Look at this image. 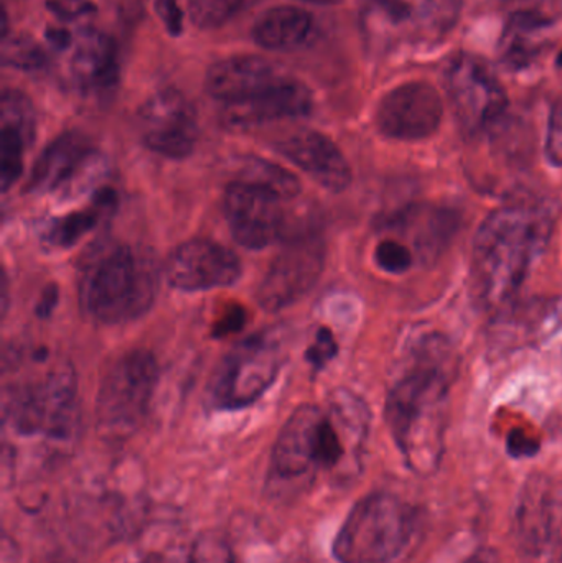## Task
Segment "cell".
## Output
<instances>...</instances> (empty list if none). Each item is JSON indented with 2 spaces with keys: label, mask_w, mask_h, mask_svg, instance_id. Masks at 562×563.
<instances>
[{
  "label": "cell",
  "mask_w": 562,
  "mask_h": 563,
  "mask_svg": "<svg viewBox=\"0 0 562 563\" xmlns=\"http://www.w3.org/2000/svg\"><path fill=\"white\" fill-rule=\"evenodd\" d=\"M368 426L365 402L350 390H335L326 409L300 406L274 443L267 493L277 499L296 498L322 475L352 478L362 463Z\"/></svg>",
  "instance_id": "obj_1"
},
{
  "label": "cell",
  "mask_w": 562,
  "mask_h": 563,
  "mask_svg": "<svg viewBox=\"0 0 562 563\" xmlns=\"http://www.w3.org/2000/svg\"><path fill=\"white\" fill-rule=\"evenodd\" d=\"M455 364L442 338L422 341L405 376L386 399V422L406 466L431 476L441 466L449 419V390Z\"/></svg>",
  "instance_id": "obj_2"
},
{
  "label": "cell",
  "mask_w": 562,
  "mask_h": 563,
  "mask_svg": "<svg viewBox=\"0 0 562 563\" xmlns=\"http://www.w3.org/2000/svg\"><path fill=\"white\" fill-rule=\"evenodd\" d=\"M551 230V214L535 205H510L488 214L475 234L471 264L472 291L482 307H504L518 294Z\"/></svg>",
  "instance_id": "obj_3"
},
{
  "label": "cell",
  "mask_w": 562,
  "mask_h": 563,
  "mask_svg": "<svg viewBox=\"0 0 562 563\" xmlns=\"http://www.w3.org/2000/svg\"><path fill=\"white\" fill-rule=\"evenodd\" d=\"M2 426L12 440L53 446L73 443L81 426L75 369L59 363L38 376L7 384Z\"/></svg>",
  "instance_id": "obj_4"
},
{
  "label": "cell",
  "mask_w": 562,
  "mask_h": 563,
  "mask_svg": "<svg viewBox=\"0 0 562 563\" xmlns=\"http://www.w3.org/2000/svg\"><path fill=\"white\" fill-rule=\"evenodd\" d=\"M158 269L147 251L102 246L82 269L79 298L89 317L106 324L142 317L157 297Z\"/></svg>",
  "instance_id": "obj_5"
},
{
  "label": "cell",
  "mask_w": 562,
  "mask_h": 563,
  "mask_svg": "<svg viewBox=\"0 0 562 563\" xmlns=\"http://www.w3.org/2000/svg\"><path fill=\"white\" fill-rule=\"evenodd\" d=\"M419 528L411 503L393 493H372L346 516L333 541V558L339 563H396L411 551Z\"/></svg>",
  "instance_id": "obj_6"
},
{
  "label": "cell",
  "mask_w": 562,
  "mask_h": 563,
  "mask_svg": "<svg viewBox=\"0 0 562 563\" xmlns=\"http://www.w3.org/2000/svg\"><path fill=\"white\" fill-rule=\"evenodd\" d=\"M284 363L286 347L277 330L241 341L227 354L211 380V406L220 410L253 406L276 383Z\"/></svg>",
  "instance_id": "obj_7"
},
{
  "label": "cell",
  "mask_w": 562,
  "mask_h": 563,
  "mask_svg": "<svg viewBox=\"0 0 562 563\" xmlns=\"http://www.w3.org/2000/svg\"><path fill=\"white\" fill-rule=\"evenodd\" d=\"M157 379V361L148 351H129L112 364L96 402V422L106 439H128L141 427Z\"/></svg>",
  "instance_id": "obj_8"
},
{
  "label": "cell",
  "mask_w": 562,
  "mask_h": 563,
  "mask_svg": "<svg viewBox=\"0 0 562 563\" xmlns=\"http://www.w3.org/2000/svg\"><path fill=\"white\" fill-rule=\"evenodd\" d=\"M514 538L527 563L562 561V488L554 479L538 475L525 483L515 508Z\"/></svg>",
  "instance_id": "obj_9"
},
{
  "label": "cell",
  "mask_w": 562,
  "mask_h": 563,
  "mask_svg": "<svg viewBox=\"0 0 562 563\" xmlns=\"http://www.w3.org/2000/svg\"><path fill=\"white\" fill-rule=\"evenodd\" d=\"M445 85L455 115L469 134L491 131L508 108L507 92L484 59L461 53L445 73Z\"/></svg>",
  "instance_id": "obj_10"
},
{
  "label": "cell",
  "mask_w": 562,
  "mask_h": 563,
  "mask_svg": "<svg viewBox=\"0 0 562 563\" xmlns=\"http://www.w3.org/2000/svg\"><path fill=\"white\" fill-rule=\"evenodd\" d=\"M372 20L388 45L434 46L458 25L462 0H370Z\"/></svg>",
  "instance_id": "obj_11"
},
{
  "label": "cell",
  "mask_w": 562,
  "mask_h": 563,
  "mask_svg": "<svg viewBox=\"0 0 562 563\" xmlns=\"http://www.w3.org/2000/svg\"><path fill=\"white\" fill-rule=\"evenodd\" d=\"M327 246L316 231L290 236L257 288V301L264 310H284L306 297L326 267Z\"/></svg>",
  "instance_id": "obj_12"
},
{
  "label": "cell",
  "mask_w": 562,
  "mask_h": 563,
  "mask_svg": "<svg viewBox=\"0 0 562 563\" xmlns=\"http://www.w3.org/2000/svg\"><path fill=\"white\" fill-rule=\"evenodd\" d=\"M137 125L145 147L162 157L184 161L197 148V109L178 89L165 88L152 95L139 109Z\"/></svg>",
  "instance_id": "obj_13"
},
{
  "label": "cell",
  "mask_w": 562,
  "mask_h": 563,
  "mask_svg": "<svg viewBox=\"0 0 562 563\" xmlns=\"http://www.w3.org/2000/svg\"><path fill=\"white\" fill-rule=\"evenodd\" d=\"M286 200L256 185L234 180L224 191L223 210L234 241L260 251L287 238Z\"/></svg>",
  "instance_id": "obj_14"
},
{
  "label": "cell",
  "mask_w": 562,
  "mask_h": 563,
  "mask_svg": "<svg viewBox=\"0 0 562 563\" xmlns=\"http://www.w3.org/2000/svg\"><path fill=\"white\" fill-rule=\"evenodd\" d=\"M101 167V155L81 132H65L40 155L30 174L26 190L36 195L79 194Z\"/></svg>",
  "instance_id": "obj_15"
},
{
  "label": "cell",
  "mask_w": 562,
  "mask_h": 563,
  "mask_svg": "<svg viewBox=\"0 0 562 563\" xmlns=\"http://www.w3.org/2000/svg\"><path fill=\"white\" fill-rule=\"evenodd\" d=\"M444 115L441 95L426 81H411L392 89L376 109V125L386 137L416 142L431 137Z\"/></svg>",
  "instance_id": "obj_16"
},
{
  "label": "cell",
  "mask_w": 562,
  "mask_h": 563,
  "mask_svg": "<svg viewBox=\"0 0 562 563\" xmlns=\"http://www.w3.org/2000/svg\"><path fill=\"white\" fill-rule=\"evenodd\" d=\"M240 257L227 246L194 240L178 246L165 264L168 285L180 291H205L231 287L241 279Z\"/></svg>",
  "instance_id": "obj_17"
},
{
  "label": "cell",
  "mask_w": 562,
  "mask_h": 563,
  "mask_svg": "<svg viewBox=\"0 0 562 563\" xmlns=\"http://www.w3.org/2000/svg\"><path fill=\"white\" fill-rule=\"evenodd\" d=\"M313 98L304 82L284 76L256 96L223 104L221 122L233 131H247L269 122L304 118L312 111Z\"/></svg>",
  "instance_id": "obj_18"
},
{
  "label": "cell",
  "mask_w": 562,
  "mask_h": 563,
  "mask_svg": "<svg viewBox=\"0 0 562 563\" xmlns=\"http://www.w3.org/2000/svg\"><path fill=\"white\" fill-rule=\"evenodd\" d=\"M276 151L326 190L340 194L352 184V168L345 155L322 132L312 129L290 132L276 142Z\"/></svg>",
  "instance_id": "obj_19"
},
{
  "label": "cell",
  "mask_w": 562,
  "mask_h": 563,
  "mask_svg": "<svg viewBox=\"0 0 562 563\" xmlns=\"http://www.w3.org/2000/svg\"><path fill=\"white\" fill-rule=\"evenodd\" d=\"M283 78L280 69L264 56L234 55L210 66L205 88L211 98L231 104L256 96Z\"/></svg>",
  "instance_id": "obj_20"
},
{
  "label": "cell",
  "mask_w": 562,
  "mask_h": 563,
  "mask_svg": "<svg viewBox=\"0 0 562 563\" xmlns=\"http://www.w3.org/2000/svg\"><path fill=\"white\" fill-rule=\"evenodd\" d=\"M68 71L85 92H108L119 78L118 46L99 30L88 29L71 42Z\"/></svg>",
  "instance_id": "obj_21"
},
{
  "label": "cell",
  "mask_w": 562,
  "mask_h": 563,
  "mask_svg": "<svg viewBox=\"0 0 562 563\" xmlns=\"http://www.w3.org/2000/svg\"><path fill=\"white\" fill-rule=\"evenodd\" d=\"M313 33V16L296 5L267 9L253 26L257 46L271 52H294L309 42Z\"/></svg>",
  "instance_id": "obj_22"
},
{
  "label": "cell",
  "mask_w": 562,
  "mask_h": 563,
  "mask_svg": "<svg viewBox=\"0 0 562 563\" xmlns=\"http://www.w3.org/2000/svg\"><path fill=\"white\" fill-rule=\"evenodd\" d=\"M118 207V197L112 190L98 191L91 207L73 211L65 217L56 218L43 231V241L52 250H71L82 238L98 228L106 217Z\"/></svg>",
  "instance_id": "obj_23"
},
{
  "label": "cell",
  "mask_w": 562,
  "mask_h": 563,
  "mask_svg": "<svg viewBox=\"0 0 562 563\" xmlns=\"http://www.w3.org/2000/svg\"><path fill=\"white\" fill-rule=\"evenodd\" d=\"M236 180L273 191L286 201L293 200L300 194L299 180L289 170L264 158H244Z\"/></svg>",
  "instance_id": "obj_24"
},
{
  "label": "cell",
  "mask_w": 562,
  "mask_h": 563,
  "mask_svg": "<svg viewBox=\"0 0 562 563\" xmlns=\"http://www.w3.org/2000/svg\"><path fill=\"white\" fill-rule=\"evenodd\" d=\"M510 23L527 32L557 25L562 20V0H504Z\"/></svg>",
  "instance_id": "obj_25"
},
{
  "label": "cell",
  "mask_w": 562,
  "mask_h": 563,
  "mask_svg": "<svg viewBox=\"0 0 562 563\" xmlns=\"http://www.w3.org/2000/svg\"><path fill=\"white\" fill-rule=\"evenodd\" d=\"M2 63L22 71H35L46 65V55L32 36L15 33L3 36Z\"/></svg>",
  "instance_id": "obj_26"
},
{
  "label": "cell",
  "mask_w": 562,
  "mask_h": 563,
  "mask_svg": "<svg viewBox=\"0 0 562 563\" xmlns=\"http://www.w3.org/2000/svg\"><path fill=\"white\" fill-rule=\"evenodd\" d=\"M188 15L195 26L214 30L227 25L240 13L244 0H187Z\"/></svg>",
  "instance_id": "obj_27"
},
{
  "label": "cell",
  "mask_w": 562,
  "mask_h": 563,
  "mask_svg": "<svg viewBox=\"0 0 562 563\" xmlns=\"http://www.w3.org/2000/svg\"><path fill=\"white\" fill-rule=\"evenodd\" d=\"M375 263L385 273L392 274V276H401L411 271L416 264V257L411 247L403 241L383 240L376 246Z\"/></svg>",
  "instance_id": "obj_28"
},
{
  "label": "cell",
  "mask_w": 562,
  "mask_h": 563,
  "mask_svg": "<svg viewBox=\"0 0 562 563\" xmlns=\"http://www.w3.org/2000/svg\"><path fill=\"white\" fill-rule=\"evenodd\" d=\"M188 563H238V559L223 536L207 532L195 541Z\"/></svg>",
  "instance_id": "obj_29"
},
{
  "label": "cell",
  "mask_w": 562,
  "mask_h": 563,
  "mask_svg": "<svg viewBox=\"0 0 562 563\" xmlns=\"http://www.w3.org/2000/svg\"><path fill=\"white\" fill-rule=\"evenodd\" d=\"M337 351H339V344H337L332 331L329 328H320L317 331L316 340L307 350L306 357L312 364L313 369L319 371L337 356Z\"/></svg>",
  "instance_id": "obj_30"
},
{
  "label": "cell",
  "mask_w": 562,
  "mask_h": 563,
  "mask_svg": "<svg viewBox=\"0 0 562 563\" xmlns=\"http://www.w3.org/2000/svg\"><path fill=\"white\" fill-rule=\"evenodd\" d=\"M547 155L551 164L562 167V101L554 106L547 135Z\"/></svg>",
  "instance_id": "obj_31"
},
{
  "label": "cell",
  "mask_w": 562,
  "mask_h": 563,
  "mask_svg": "<svg viewBox=\"0 0 562 563\" xmlns=\"http://www.w3.org/2000/svg\"><path fill=\"white\" fill-rule=\"evenodd\" d=\"M155 12L170 35L178 36L184 32V12L177 0H155Z\"/></svg>",
  "instance_id": "obj_32"
},
{
  "label": "cell",
  "mask_w": 562,
  "mask_h": 563,
  "mask_svg": "<svg viewBox=\"0 0 562 563\" xmlns=\"http://www.w3.org/2000/svg\"><path fill=\"white\" fill-rule=\"evenodd\" d=\"M507 449L508 453L515 459H528V456L537 455L540 443L524 430H514L508 435Z\"/></svg>",
  "instance_id": "obj_33"
},
{
  "label": "cell",
  "mask_w": 562,
  "mask_h": 563,
  "mask_svg": "<svg viewBox=\"0 0 562 563\" xmlns=\"http://www.w3.org/2000/svg\"><path fill=\"white\" fill-rule=\"evenodd\" d=\"M246 323V313H244L243 308L234 307L228 308V310L223 311L220 318H218L217 323H214L213 334L214 336H227L230 333H236Z\"/></svg>",
  "instance_id": "obj_34"
},
{
  "label": "cell",
  "mask_w": 562,
  "mask_h": 563,
  "mask_svg": "<svg viewBox=\"0 0 562 563\" xmlns=\"http://www.w3.org/2000/svg\"><path fill=\"white\" fill-rule=\"evenodd\" d=\"M53 10L63 20H75L89 13L88 10H92V5L88 0H55Z\"/></svg>",
  "instance_id": "obj_35"
},
{
  "label": "cell",
  "mask_w": 562,
  "mask_h": 563,
  "mask_svg": "<svg viewBox=\"0 0 562 563\" xmlns=\"http://www.w3.org/2000/svg\"><path fill=\"white\" fill-rule=\"evenodd\" d=\"M56 300H58V290H56V285H49V287L43 291L42 300L36 305V313H38V317H49L53 308H55Z\"/></svg>",
  "instance_id": "obj_36"
},
{
  "label": "cell",
  "mask_w": 562,
  "mask_h": 563,
  "mask_svg": "<svg viewBox=\"0 0 562 563\" xmlns=\"http://www.w3.org/2000/svg\"><path fill=\"white\" fill-rule=\"evenodd\" d=\"M467 563H497L495 555L491 552H481V554L474 555Z\"/></svg>",
  "instance_id": "obj_37"
},
{
  "label": "cell",
  "mask_w": 562,
  "mask_h": 563,
  "mask_svg": "<svg viewBox=\"0 0 562 563\" xmlns=\"http://www.w3.org/2000/svg\"><path fill=\"white\" fill-rule=\"evenodd\" d=\"M299 2L304 3H312V5H339L343 0H299Z\"/></svg>",
  "instance_id": "obj_38"
}]
</instances>
